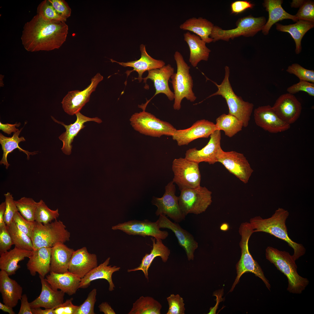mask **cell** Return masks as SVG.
<instances>
[{
  "mask_svg": "<svg viewBox=\"0 0 314 314\" xmlns=\"http://www.w3.org/2000/svg\"><path fill=\"white\" fill-rule=\"evenodd\" d=\"M97 290L93 289L88 294L84 302L79 307L75 314H94V308L96 301Z\"/></svg>",
  "mask_w": 314,
  "mask_h": 314,
  "instance_id": "48",
  "label": "cell"
},
{
  "mask_svg": "<svg viewBox=\"0 0 314 314\" xmlns=\"http://www.w3.org/2000/svg\"><path fill=\"white\" fill-rule=\"evenodd\" d=\"M59 215L58 209L55 210L50 209L42 199L37 202L35 214V221L46 224L56 220Z\"/></svg>",
  "mask_w": 314,
  "mask_h": 314,
  "instance_id": "41",
  "label": "cell"
},
{
  "mask_svg": "<svg viewBox=\"0 0 314 314\" xmlns=\"http://www.w3.org/2000/svg\"><path fill=\"white\" fill-rule=\"evenodd\" d=\"M23 128L19 130L14 133L11 137H7L0 133V143L1 146L3 151V156L0 161V165L3 164L5 166L6 169L8 168L10 164L7 160L8 154L12 152L15 149H18L20 151H22L27 155V159L28 160L30 158V155H33L37 154L38 151L30 152L28 151L24 150L21 148L19 145V143L21 142L25 141L23 137H19V136Z\"/></svg>",
  "mask_w": 314,
  "mask_h": 314,
  "instance_id": "37",
  "label": "cell"
},
{
  "mask_svg": "<svg viewBox=\"0 0 314 314\" xmlns=\"http://www.w3.org/2000/svg\"><path fill=\"white\" fill-rule=\"evenodd\" d=\"M220 229L222 230L226 231L229 229V225L227 224L223 223L221 225Z\"/></svg>",
  "mask_w": 314,
  "mask_h": 314,
  "instance_id": "63",
  "label": "cell"
},
{
  "mask_svg": "<svg viewBox=\"0 0 314 314\" xmlns=\"http://www.w3.org/2000/svg\"><path fill=\"white\" fill-rule=\"evenodd\" d=\"M13 245L6 225L0 228V254L8 251Z\"/></svg>",
  "mask_w": 314,
  "mask_h": 314,
  "instance_id": "51",
  "label": "cell"
},
{
  "mask_svg": "<svg viewBox=\"0 0 314 314\" xmlns=\"http://www.w3.org/2000/svg\"><path fill=\"white\" fill-rule=\"evenodd\" d=\"M52 248L42 247L32 251L26 264L27 269L31 274L35 276L36 273L45 277L50 272Z\"/></svg>",
  "mask_w": 314,
  "mask_h": 314,
  "instance_id": "27",
  "label": "cell"
},
{
  "mask_svg": "<svg viewBox=\"0 0 314 314\" xmlns=\"http://www.w3.org/2000/svg\"><path fill=\"white\" fill-rule=\"evenodd\" d=\"M225 71L224 78L220 84L218 85L209 79L215 84L218 90L207 98L215 95L221 96L227 103L229 109V113L234 116L241 121L243 127H246L249 124L254 105L252 103L244 101L240 97L238 96L235 93L229 81V67L226 66Z\"/></svg>",
  "mask_w": 314,
  "mask_h": 314,
  "instance_id": "5",
  "label": "cell"
},
{
  "mask_svg": "<svg viewBox=\"0 0 314 314\" xmlns=\"http://www.w3.org/2000/svg\"><path fill=\"white\" fill-rule=\"evenodd\" d=\"M68 30L65 22L45 20L36 14L24 25L21 37L22 43L28 51L58 49L66 41Z\"/></svg>",
  "mask_w": 314,
  "mask_h": 314,
  "instance_id": "1",
  "label": "cell"
},
{
  "mask_svg": "<svg viewBox=\"0 0 314 314\" xmlns=\"http://www.w3.org/2000/svg\"><path fill=\"white\" fill-rule=\"evenodd\" d=\"M32 251L19 249L15 247L10 250L0 254V269L5 271L9 276L15 274L20 267L18 263L25 258H28Z\"/></svg>",
  "mask_w": 314,
  "mask_h": 314,
  "instance_id": "34",
  "label": "cell"
},
{
  "mask_svg": "<svg viewBox=\"0 0 314 314\" xmlns=\"http://www.w3.org/2000/svg\"><path fill=\"white\" fill-rule=\"evenodd\" d=\"M304 1L305 0H293L291 3V6L295 8L300 7Z\"/></svg>",
  "mask_w": 314,
  "mask_h": 314,
  "instance_id": "62",
  "label": "cell"
},
{
  "mask_svg": "<svg viewBox=\"0 0 314 314\" xmlns=\"http://www.w3.org/2000/svg\"><path fill=\"white\" fill-rule=\"evenodd\" d=\"M174 69L169 64L159 68L151 70L148 71L147 77L143 78L144 82L145 83L144 88L146 89L147 81L148 79L151 80L154 83L156 92L153 97L159 93H163L166 95L170 101L174 99V94L170 89L168 85V81L171 76L174 73Z\"/></svg>",
  "mask_w": 314,
  "mask_h": 314,
  "instance_id": "23",
  "label": "cell"
},
{
  "mask_svg": "<svg viewBox=\"0 0 314 314\" xmlns=\"http://www.w3.org/2000/svg\"><path fill=\"white\" fill-rule=\"evenodd\" d=\"M172 181L165 186V192L161 198L154 197L152 203L157 209L156 214L167 215L176 223L185 220L186 215L181 210L179 204L178 197L175 195L176 188Z\"/></svg>",
  "mask_w": 314,
  "mask_h": 314,
  "instance_id": "12",
  "label": "cell"
},
{
  "mask_svg": "<svg viewBox=\"0 0 314 314\" xmlns=\"http://www.w3.org/2000/svg\"><path fill=\"white\" fill-rule=\"evenodd\" d=\"M6 226L15 247L21 249L33 250L31 238L19 230L13 221L9 225Z\"/></svg>",
  "mask_w": 314,
  "mask_h": 314,
  "instance_id": "40",
  "label": "cell"
},
{
  "mask_svg": "<svg viewBox=\"0 0 314 314\" xmlns=\"http://www.w3.org/2000/svg\"><path fill=\"white\" fill-rule=\"evenodd\" d=\"M57 12L67 19L71 15V10L67 3L63 0H49Z\"/></svg>",
  "mask_w": 314,
  "mask_h": 314,
  "instance_id": "52",
  "label": "cell"
},
{
  "mask_svg": "<svg viewBox=\"0 0 314 314\" xmlns=\"http://www.w3.org/2000/svg\"><path fill=\"white\" fill-rule=\"evenodd\" d=\"M97 266L96 255L90 253L86 247H84L74 251L68 271L82 279Z\"/></svg>",
  "mask_w": 314,
  "mask_h": 314,
  "instance_id": "21",
  "label": "cell"
},
{
  "mask_svg": "<svg viewBox=\"0 0 314 314\" xmlns=\"http://www.w3.org/2000/svg\"><path fill=\"white\" fill-rule=\"evenodd\" d=\"M286 71L297 77L299 80L314 83V71L306 69L297 63L289 66Z\"/></svg>",
  "mask_w": 314,
  "mask_h": 314,
  "instance_id": "44",
  "label": "cell"
},
{
  "mask_svg": "<svg viewBox=\"0 0 314 314\" xmlns=\"http://www.w3.org/2000/svg\"><path fill=\"white\" fill-rule=\"evenodd\" d=\"M157 221L160 229H168L174 233L179 245L185 250L188 260H193L194 253L198 247V243L193 235L182 228L178 223L172 222L164 215H160Z\"/></svg>",
  "mask_w": 314,
  "mask_h": 314,
  "instance_id": "20",
  "label": "cell"
},
{
  "mask_svg": "<svg viewBox=\"0 0 314 314\" xmlns=\"http://www.w3.org/2000/svg\"><path fill=\"white\" fill-rule=\"evenodd\" d=\"M199 163L186 158L180 157L173 161L172 170L174 173L172 181L181 191L200 186L201 175Z\"/></svg>",
  "mask_w": 314,
  "mask_h": 314,
  "instance_id": "10",
  "label": "cell"
},
{
  "mask_svg": "<svg viewBox=\"0 0 314 314\" xmlns=\"http://www.w3.org/2000/svg\"><path fill=\"white\" fill-rule=\"evenodd\" d=\"M215 124L216 130L223 131L226 135L233 137L242 130V122L234 116L224 113L217 118Z\"/></svg>",
  "mask_w": 314,
  "mask_h": 314,
  "instance_id": "38",
  "label": "cell"
},
{
  "mask_svg": "<svg viewBox=\"0 0 314 314\" xmlns=\"http://www.w3.org/2000/svg\"><path fill=\"white\" fill-rule=\"evenodd\" d=\"M162 306L151 297L141 296L133 304L128 314H160Z\"/></svg>",
  "mask_w": 314,
  "mask_h": 314,
  "instance_id": "39",
  "label": "cell"
},
{
  "mask_svg": "<svg viewBox=\"0 0 314 314\" xmlns=\"http://www.w3.org/2000/svg\"><path fill=\"white\" fill-rule=\"evenodd\" d=\"M276 28L279 31L288 32L293 39L296 44L295 53L299 54L301 51V42L305 34L313 28L314 22L302 20H299L294 24L283 25L276 23Z\"/></svg>",
  "mask_w": 314,
  "mask_h": 314,
  "instance_id": "36",
  "label": "cell"
},
{
  "mask_svg": "<svg viewBox=\"0 0 314 314\" xmlns=\"http://www.w3.org/2000/svg\"><path fill=\"white\" fill-rule=\"evenodd\" d=\"M218 162L245 183L248 182L253 172L243 154L236 151H225L222 149Z\"/></svg>",
  "mask_w": 314,
  "mask_h": 314,
  "instance_id": "14",
  "label": "cell"
},
{
  "mask_svg": "<svg viewBox=\"0 0 314 314\" xmlns=\"http://www.w3.org/2000/svg\"><path fill=\"white\" fill-rule=\"evenodd\" d=\"M212 193L206 188L201 186L182 190L178 197L180 207L186 216L189 213H201L211 204Z\"/></svg>",
  "mask_w": 314,
  "mask_h": 314,
  "instance_id": "11",
  "label": "cell"
},
{
  "mask_svg": "<svg viewBox=\"0 0 314 314\" xmlns=\"http://www.w3.org/2000/svg\"><path fill=\"white\" fill-rule=\"evenodd\" d=\"M266 22L264 17H255L249 15L238 19L236 23V27L234 29L223 30L214 26L210 37L215 42L220 40L229 41L241 36L253 37L262 30Z\"/></svg>",
  "mask_w": 314,
  "mask_h": 314,
  "instance_id": "8",
  "label": "cell"
},
{
  "mask_svg": "<svg viewBox=\"0 0 314 314\" xmlns=\"http://www.w3.org/2000/svg\"><path fill=\"white\" fill-rule=\"evenodd\" d=\"M74 251L64 243L59 242L56 244L52 249L50 272L61 273L68 271L69 264Z\"/></svg>",
  "mask_w": 314,
  "mask_h": 314,
  "instance_id": "32",
  "label": "cell"
},
{
  "mask_svg": "<svg viewBox=\"0 0 314 314\" xmlns=\"http://www.w3.org/2000/svg\"><path fill=\"white\" fill-rule=\"evenodd\" d=\"M183 37L189 48V61L192 65L195 67L200 61H207L211 51L206 46V43L199 36L189 31L184 33Z\"/></svg>",
  "mask_w": 314,
  "mask_h": 314,
  "instance_id": "30",
  "label": "cell"
},
{
  "mask_svg": "<svg viewBox=\"0 0 314 314\" xmlns=\"http://www.w3.org/2000/svg\"><path fill=\"white\" fill-rule=\"evenodd\" d=\"M130 121L135 130L153 137H160L163 135L172 136L176 130L169 123L160 119L145 110L133 114Z\"/></svg>",
  "mask_w": 314,
  "mask_h": 314,
  "instance_id": "9",
  "label": "cell"
},
{
  "mask_svg": "<svg viewBox=\"0 0 314 314\" xmlns=\"http://www.w3.org/2000/svg\"><path fill=\"white\" fill-rule=\"evenodd\" d=\"M54 289H59L69 295L75 294L79 288L81 279L68 271L58 273L50 272L45 278Z\"/></svg>",
  "mask_w": 314,
  "mask_h": 314,
  "instance_id": "26",
  "label": "cell"
},
{
  "mask_svg": "<svg viewBox=\"0 0 314 314\" xmlns=\"http://www.w3.org/2000/svg\"><path fill=\"white\" fill-rule=\"evenodd\" d=\"M287 91L288 93L292 94L300 91H304L310 96L314 97V83L299 80V82L288 87Z\"/></svg>",
  "mask_w": 314,
  "mask_h": 314,
  "instance_id": "50",
  "label": "cell"
},
{
  "mask_svg": "<svg viewBox=\"0 0 314 314\" xmlns=\"http://www.w3.org/2000/svg\"><path fill=\"white\" fill-rule=\"evenodd\" d=\"M73 298L67 299L59 306L54 309L55 314H75L79 306L73 304Z\"/></svg>",
  "mask_w": 314,
  "mask_h": 314,
  "instance_id": "53",
  "label": "cell"
},
{
  "mask_svg": "<svg viewBox=\"0 0 314 314\" xmlns=\"http://www.w3.org/2000/svg\"><path fill=\"white\" fill-rule=\"evenodd\" d=\"M239 232L241 236L239 245L241 249V255L236 265L237 276L229 292L233 290L238 283L241 276L244 273L248 272L252 273L260 278L266 287L270 290L271 285L269 281L265 277L260 266L254 259L249 250L248 241L251 236L254 233L253 229L249 222H244L241 224Z\"/></svg>",
  "mask_w": 314,
  "mask_h": 314,
  "instance_id": "4",
  "label": "cell"
},
{
  "mask_svg": "<svg viewBox=\"0 0 314 314\" xmlns=\"http://www.w3.org/2000/svg\"><path fill=\"white\" fill-rule=\"evenodd\" d=\"M20 125V122L18 123H16L14 124H11L8 123L3 124L0 122V129L4 133L9 135L13 132L15 133L18 131L19 129H17L16 127H18Z\"/></svg>",
  "mask_w": 314,
  "mask_h": 314,
  "instance_id": "56",
  "label": "cell"
},
{
  "mask_svg": "<svg viewBox=\"0 0 314 314\" xmlns=\"http://www.w3.org/2000/svg\"><path fill=\"white\" fill-rule=\"evenodd\" d=\"M18 211L26 220L29 221L34 222L35 214L37 202L32 198L23 197L15 200Z\"/></svg>",
  "mask_w": 314,
  "mask_h": 314,
  "instance_id": "42",
  "label": "cell"
},
{
  "mask_svg": "<svg viewBox=\"0 0 314 314\" xmlns=\"http://www.w3.org/2000/svg\"><path fill=\"white\" fill-rule=\"evenodd\" d=\"M13 221L19 230L31 238L33 234L35 221L31 222L28 221L21 215L18 211L16 212L14 215Z\"/></svg>",
  "mask_w": 314,
  "mask_h": 314,
  "instance_id": "46",
  "label": "cell"
},
{
  "mask_svg": "<svg viewBox=\"0 0 314 314\" xmlns=\"http://www.w3.org/2000/svg\"><path fill=\"white\" fill-rule=\"evenodd\" d=\"M5 208L6 204L4 201L0 205V228L6 225L4 220Z\"/></svg>",
  "mask_w": 314,
  "mask_h": 314,
  "instance_id": "60",
  "label": "cell"
},
{
  "mask_svg": "<svg viewBox=\"0 0 314 314\" xmlns=\"http://www.w3.org/2000/svg\"><path fill=\"white\" fill-rule=\"evenodd\" d=\"M254 6L253 4L248 1H236L231 4V13L237 14L242 13L246 9L252 8Z\"/></svg>",
  "mask_w": 314,
  "mask_h": 314,
  "instance_id": "54",
  "label": "cell"
},
{
  "mask_svg": "<svg viewBox=\"0 0 314 314\" xmlns=\"http://www.w3.org/2000/svg\"><path fill=\"white\" fill-rule=\"evenodd\" d=\"M76 120L73 124L66 125L63 122L58 121L51 116L53 120L64 126L65 132L63 133L59 137V139L63 142L61 149L65 154L69 155L71 153L72 147V143L74 138L76 136L79 131L85 127L84 123L88 121H94L98 123L102 122L101 120L98 117L90 118L82 115L80 112L75 114Z\"/></svg>",
  "mask_w": 314,
  "mask_h": 314,
  "instance_id": "24",
  "label": "cell"
},
{
  "mask_svg": "<svg viewBox=\"0 0 314 314\" xmlns=\"http://www.w3.org/2000/svg\"><path fill=\"white\" fill-rule=\"evenodd\" d=\"M6 208L4 220L6 226L9 225L13 221V217L18 211L12 195L9 192L4 194Z\"/></svg>",
  "mask_w": 314,
  "mask_h": 314,
  "instance_id": "47",
  "label": "cell"
},
{
  "mask_svg": "<svg viewBox=\"0 0 314 314\" xmlns=\"http://www.w3.org/2000/svg\"><path fill=\"white\" fill-rule=\"evenodd\" d=\"M220 131L216 130L211 134L208 143L201 149L194 148L187 150L185 158L199 163L204 162L213 164L218 162L219 155L222 149L220 145Z\"/></svg>",
  "mask_w": 314,
  "mask_h": 314,
  "instance_id": "16",
  "label": "cell"
},
{
  "mask_svg": "<svg viewBox=\"0 0 314 314\" xmlns=\"http://www.w3.org/2000/svg\"><path fill=\"white\" fill-rule=\"evenodd\" d=\"M103 78V76L98 73L91 78L90 84L83 90H76L68 92L61 102L64 111L71 115L79 112L89 101L91 93L95 90L98 85Z\"/></svg>",
  "mask_w": 314,
  "mask_h": 314,
  "instance_id": "13",
  "label": "cell"
},
{
  "mask_svg": "<svg viewBox=\"0 0 314 314\" xmlns=\"http://www.w3.org/2000/svg\"><path fill=\"white\" fill-rule=\"evenodd\" d=\"M156 221L152 222L147 220L143 221L132 220L119 223L112 227V229L121 230L129 235H139L145 237L151 236L161 240L166 239L169 233L160 230Z\"/></svg>",
  "mask_w": 314,
  "mask_h": 314,
  "instance_id": "15",
  "label": "cell"
},
{
  "mask_svg": "<svg viewBox=\"0 0 314 314\" xmlns=\"http://www.w3.org/2000/svg\"><path fill=\"white\" fill-rule=\"evenodd\" d=\"M214 25L208 20L201 17H192L186 20L179 26L181 30L193 32L206 43L213 42L210 36Z\"/></svg>",
  "mask_w": 314,
  "mask_h": 314,
  "instance_id": "35",
  "label": "cell"
},
{
  "mask_svg": "<svg viewBox=\"0 0 314 314\" xmlns=\"http://www.w3.org/2000/svg\"><path fill=\"white\" fill-rule=\"evenodd\" d=\"M21 305L18 314H33L30 303L26 294L22 295L21 299Z\"/></svg>",
  "mask_w": 314,
  "mask_h": 314,
  "instance_id": "55",
  "label": "cell"
},
{
  "mask_svg": "<svg viewBox=\"0 0 314 314\" xmlns=\"http://www.w3.org/2000/svg\"><path fill=\"white\" fill-rule=\"evenodd\" d=\"M99 311L104 314H115L116 313L111 306L106 302L102 303L98 306Z\"/></svg>",
  "mask_w": 314,
  "mask_h": 314,
  "instance_id": "58",
  "label": "cell"
},
{
  "mask_svg": "<svg viewBox=\"0 0 314 314\" xmlns=\"http://www.w3.org/2000/svg\"><path fill=\"white\" fill-rule=\"evenodd\" d=\"M177 65V71L171 76L174 94L173 108L179 110L181 108L182 100L185 98L191 102L197 97L192 91L193 81L190 74V67L185 61L182 54L176 51L174 55Z\"/></svg>",
  "mask_w": 314,
  "mask_h": 314,
  "instance_id": "6",
  "label": "cell"
},
{
  "mask_svg": "<svg viewBox=\"0 0 314 314\" xmlns=\"http://www.w3.org/2000/svg\"><path fill=\"white\" fill-rule=\"evenodd\" d=\"M151 239L152 242L153 247L150 253L145 254L138 267L127 270L128 272L141 270L148 280L149 279L148 270L154 259L159 256L163 262L166 263L170 254V250L163 243L161 239L153 238V237Z\"/></svg>",
  "mask_w": 314,
  "mask_h": 314,
  "instance_id": "31",
  "label": "cell"
},
{
  "mask_svg": "<svg viewBox=\"0 0 314 314\" xmlns=\"http://www.w3.org/2000/svg\"><path fill=\"white\" fill-rule=\"evenodd\" d=\"M140 50L141 56L140 58L138 60L127 62H120L112 59H110L112 62L117 63L124 67H133V70L126 72L127 76L132 72L136 71L138 74V77L134 78L133 80L138 79L139 83H140L143 79L142 75L144 72L160 68L165 65V63L163 61L155 59L149 56L147 52L145 45L141 44Z\"/></svg>",
  "mask_w": 314,
  "mask_h": 314,
  "instance_id": "25",
  "label": "cell"
},
{
  "mask_svg": "<svg viewBox=\"0 0 314 314\" xmlns=\"http://www.w3.org/2000/svg\"><path fill=\"white\" fill-rule=\"evenodd\" d=\"M289 215L287 210L279 208L271 217L263 219L259 216L255 217L250 219L249 223L254 232L267 233L286 242L293 248L292 256L296 261L305 254L306 250L302 245L293 241L288 236L286 222Z\"/></svg>",
  "mask_w": 314,
  "mask_h": 314,
  "instance_id": "2",
  "label": "cell"
},
{
  "mask_svg": "<svg viewBox=\"0 0 314 314\" xmlns=\"http://www.w3.org/2000/svg\"><path fill=\"white\" fill-rule=\"evenodd\" d=\"M42 285L39 296L30 303L32 308H55L64 302L65 293L61 290L53 289L46 280L45 277L39 276Z\"/></svg>",
  "mask_w": 314,
  "mask_h": 314,
  "instance_id": "22",
  "label": "cell"
},
{
  "mask_svg": "<svg viewBox=\"0 0 314 314\" xmlns=\"http://www.w3.org/2000/svg\"><path fill=\"white\" fill-rule=\"evenodd\" d=\"M13 308L0 302V309L4 312L8 313L9 314H15V313L13 311Z\"/></svg>",
  "mask_w": 314,
  "mask_h": 314,
  "instance_id": "61",
  "label": "cell"
},
{
  "mask_svg": "<svg viewBox=\"0 0 314 314\" xmlns=\"http://www.w3.org/2000/svg\"><path fill=\"white\" fill-rule=\"evenodd\" d=\"M314 3L311 0H305L300 6L295 16L298 20H302L314 22Z\"/></svg>",
  "mask_w": 314,
  "mask_h": 314,
  "instance_id": "49",
  "label": "cell"
},
{
  "mask_svg": "<svg viewBox=\"0 0 314 314\" xmlns=\"http://www.w3.org/2000/svg\"><path fill=\"white\" fill-rule=\"evenodd\" d=\"M265 256L267 260L287 277L288 283L287 290L289 292L299 294L305 289L309 284V281L298 274L295 261L292 255L288 252L268 246L265 250Z\"/></svg>",
  "mask_w": 314,
  "mask_h": 314,
  "instance_id": "3",
  "label": "cell"
},
{
  "mask_svg": "<svg viewBox=\"0 0 314 314\" xmlns=\"http://www.w3.org/2000/svg\"><path fill=\"white\" fill-rule=\"evenodd\" d=\"M254 116L256 125L270 133L284 132L290 127V125L277 116L272 106L269 105L256 108L254 111Z\"/></svg>",
  "mask_w": 314,
  "mask_h": 314,
  "instance_id": "18",
  "label": "cell"
},
{
  "mask_svg": "<svg viewBox=\"0 0 314 314\" xmlns=\"http://www.w3.org/2000/svg\"><path fill=\"white\" fill-rule=\"evenodd\" d=\"M37 13L45 20H55L65 22L67 19L57 12L49 0H44L39 4Z\"/></svg>",
  "mask_w": 314,
  "mask_h": 314,
  "instance_id": "43",
  "label": "cell"
},
{
  "mask_svg": "<svg viewBox=\"0 0 314 314\" xmlns=\"http://www.w3.org/2000/svg\"><path fill=\"white\" fill-rule=\"evenodd\" d=\"M216 130L215 124L205 119L197 121L190 127L176 130L172 136L179 146L187 145L200 138H208Z\"/></svg>",
  "mask_w": 314,
  "mask_h": 314,
  "instance_id": "17",
  "label": "cell"
},
{
  "mask_svg": "<svg viewBox=\"0 0 314 314\" xmlns=\"http://www.w3.org/2000/svg\"><path fill=\"white\" fill-rule=\"evenodd\" d=\"M272 107L277 116L290 125L298 119L302 110L300 102L294 94L288 93L280 95Z\"/></svg>",
  "mask_w": 314,
  "mask_h": 314,
  "instance_id": "19",
  "label": "cell"
},
{
  "mask_svg": "<svg viewBox=\"0 0 314 314\" xmlns=\"http://www.w3.org/2000/svg\"><path fill=\"white\" fill-rule=\"evenodd\" d=\"M282 0H265L263 3L269 13L268 19L262 31L265 35H267L272 26L277 22L285 19H289L297 22L298 19L295 15L286 12L282 7Z\"/></svg>",
  "mask_w": 314,
  "mask_h": 314,
  "instance_id": "33",
  "label": "cell"
},
{
  "mask_svg": "<svg viewBox=\"0 0 314 314\" xmlns=\"http://www.w3.org/2000/svg\"><path fill=\"white\" fill-rule=\"evenodd\" d=\"M55 309H42L41 308H32V309L33 314H55Z\"/></svg>",
  "mask_w": 314,
  "mask_h": 314,
  "instance_id": "59",
  "label": "cell"
},
{
  "mask_svg": "<svg viewBox=\"0 0 314 314\" xmlns=\"http://www.w3.org/2000/svg\"><path fill=\"white\" fill-rule=\"evenodd\" d=\"M70 237L69 232L60 220H56L46 224L35 221L31 238L33 250L42 247L52 248L58 243H64L69 240Z\"/></svg>",
  "mask_w": 314,
  "mask_h": 314,
  "instance_id": "7",
  "label": "cell"
},
{
  "mask_svg": "<svg viewBox=\"0 0 314 314\" xmlns=\"http://www.w3.org/2000/svg\"><path fill=\"white\" fill-rule=\"evenodd\" d=\"M169 309L167 314H184L185 304L182 297L179 294H172L167 298Z\"/></svg>",
  "mask_w": 314,
  "mask_h": 314,
  "instance_id": "45",
  "label": "cell"
},
{
  "mask_svg": "<svg viewBox=\"0 0 314 314\" xmlns=\"http://www.w3.org/2000/svg\"><path fill=\"white\" fill-rule=\"evenodd\" d=\"M4 271H0V292L3 303L13 308L16 306L22 295L23 288Z\"/></svg>",
  "mask_w": 314,
  "mask_h": 314,
  "instance_id": "28",
  "label": "cell"
},
{
  "mask_svg": "<svg viewBox=\"0 0 314 314\" xmlns=\"http://www.w3.org/2000/svg\"><path fill=\"white\" fill-rule=\"evenodd\" d=\"M223 289L215 292L213 294V295L216 297V303L214 306L211 307L210 309V311L208 314H215L216 311L218 308V306L219 303L224 300V299L222 297L223 294Z\"/></svg>",
  "mask_w": 314,
  "mask_h": 314,
  "instance_id": "57",
  "label": "cell"
},
{
  "mask_svg": "<svg viewBox=\"0 0 314 314\" xmlns=\"http://www.w3.org/2000/svg\"><path fill=\"white\" fill-rule=\"evenodd\" d=\"M110 260V258L108 257L103 263L91 270L81 279L79 288H87L92 281L99 279H104L109 283V291L114 290L115 286L112 280V275L114 272L119 271L120 267L116 266L108 265Z\"/></svg>",
  "mask_w": 314,
  "mask_h": 314,
  "instance_id": "29",
  "label": "cell"
}]
</instances>
